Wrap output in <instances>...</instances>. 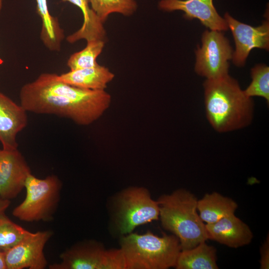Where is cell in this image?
<instances>
[{"label":"cell","mask_w":269,"mask_h":269,"mask_svg":"<svg viewBox=\"0 0 269 269\" xmlns=\"http://www.w3.org/2000/svg\"><path fill=\"white\" fill-rule=\"evenodd\" d=\"M36 10L42 25L40 37L44 46L52 51H59L65 35L58 19L51 15L47 0H35Z\"/></svg>","instance_id":"d6986e66"},{"label":"cell","mask_w":269,"mask_h":269,"mask_svg":"<svg viewBox=\"0 0 269 269\" xmlns=\"http://www.w3.org/2000/svg\"><path fill=\"white\" fill-rule=\"evenodd\" d=\"M52 235L50 231L30 232L4 252L7 269H43L47 265L43 250Z\"/></svg>","instance_id":"9c48e42d"},{"label":"cell","mask_w":269,"mask_h":269,"mask_svg":"<svg viewBox=\"0 0 269 269\" xmlns=\"http://www.w3.org/2000/svg\"><path fill=\"white\" fill-rule=\"evenodd\" d=\"M10 204V200L3 199L0 197V213L4 212Z\"/></svg>","instance_id":"d4e9b609"},{"label":"cell","mask_w":269,"mask_h":269,"mask_svg":"<svg viewBox=\"0 0 269 269\" xmlns=\"http://www.w3.org/2000/svg\"><path fill=\"white\" fill-rule=\"evenodd\" d=\"M2 3H3V0H0V14L1 13L2 8Z\"/></svg>","instance_id":"4316f807"},{"label":"cell","mask_w":269,"mask_h":269,"mask_svg":"<svg viewBox=\"0 0 269 269\" xmlns=\"http://www.w3.org/2000/svg\"><path fill=\"white\" fill-rule=\"evenodd\" d=\"M208 239L230 248H237L250 244L253 235L250 227L235 213L212 224H205Z\"/></svg>","instance_id":"4fadbf2b"},{"label":"cell","mask_w":269,"mask_h":269,"mask_svg":"<svg viewBox=\"0 0 269 269\" xmlns=\"http://www.w3.org/2000/svg\"><path fill=\"white\" fill-rule=\"evenodd\" d=\"M31 171L25 159L17 149L0 150V197L10 200L24 187Z\"/></svg>","instance_id":"8fae6325"},{"label":"cell","mask_w":269,"mask_h":269,"mask_svg":"<svg viewBox=\"0 0 269 269\" xmlns=\"http://www.w3.org/2000/svg\"><path fill=\"white\" fill-rule=\"evenodd\" d=\"M110 227L120 238L138 226L159 219V206L144 187L130 186L116 193L110 202Z\"/></svg>","instance_id":"5b68a950"},{"label":"cell","mask_w":269,"mask_h":269,"mask_svg":"<svg viewBox=\"0 0 269 269\" xmlns=\"http://www.w3.org/2000/svg\"><path fill=\"white\" fill-rule=\"evenodd\" d=\"M27 124L25 110L0 92V142L2 148L17 149L16 135Z\"/></svg>","instance_id":"5bb4252c"},{"label":"cell","mask_w":269,"mask_h":269,"mask_svg":"<svg viewBox=\"0 0 269 269\" xmlns=\"http://www.w3.org/2000/svg\"><path fill=\"white\" fill-rule=\"evenodd\" d=\"M233 50L221 31L211 30L202 34V45L196 51L195 71L206 79H215L228 74L229 60Z\"/></svg>","instance_id":"ba28073f"},{"label":"cell","mask_w":269,"mask_h":269,"mask_svg":"<svg viewBox=\"0 0 269 269\" xmlns=\"http://www.w3.org/2000/svg\"><path fill=\"white\" fill-rule=\"evenodd\" d=\"M175 268L177 269H217L216 249L200 243L188 250H181Z\"/></svg>","instance_id":"ac0fdd59"},{"label":"cell","mask_w":269,"mask_h":269,"mask_svg":"<svg viewBox=\"0 0 269 269\" xmlns=\"http://www.w3.org/2000/svg\"><path fill=\"white\" fill-rule=\"evenodd\" d=\"M252 82L246 90L249 97L258 96L264 98L269 103V67L265 64H258L251 70Z\"/></svg>","instance_id":"603a6c76"},{"label":"cell","mask_w":269,"mask_h":269,"mask_svg":"<svg viewBox=\"0 0 269 269\" xmlns=\"http://www.w3.org/2000/svg\"><path fill=\"white\" fill-rule=\"evenodd\" d=\"M158 5L165 11H182L186 18H197L211 30L222 31L229 29L224 18L217 11L213 0H160Z\"/></svg>","instance_id":"7c38bea8"},{"label":"cell","mask_w":269,"mask_h":269,"mask_svg":"<svg viewBox=\"0 0 269 269\" xmlns=\"http://www.w3.org/2000/svg\"><path fill=\"white\" fill-rule=\"evenodd\" d=\"M157 201L162 227L178 238L181 250L208 240L205 224L197 213L198 200L194 194L179 189L160 196Z\"/></svg>","instance_id":"3957f363"},{"label":"cell","mask_w":269,"mask_h":269,"mask_svg":"<svg viewBox=\"0 0 269 269\" xmlns=\"http://www.w3.org/2000/svg\"><path fill=\"white\" fill-rule=\"evenodd\" d=\"M61 187L56 175L39 179L30 174L24 184L25 198L13 209V215L26 222L50 220L58 205Z\"/></svg>","instance_id":"8992f818"},{"label":"cell","mask_w":269,"mask_h":269,"mask_svg":"<svg viewBox=\"0 0 269 269\" xmlns=\"http://www.w3.org/2000/svg\"><path fill=\"white\" fill-rule=\"evenodd\" d=\"M89 3L92 9L103 23L111 13L130 16L137 8L135 0H89Z\"/></svg>","instance_id":"ffe728a7"},{"label":"cell","mask_w":269,"mask_h":269,"mask_svg":"<svg viewBox=\"0 0 269 269\" xmlns=\"http://www.w3.org/2000/svg\"><path fill=\"white\" fill-rule=\"evenodd\" d=\"M61 262L50 269H126L121 249H106L103 244L87 240L74 245L60 255Z\"/></svg>","instance_id":"52a82bcc"},{"label":"cell","mask_w":269,"mask_h":269,"mask_svg":"<svg viewBox=\"0 0 269 269\" xmlns=\"http://www.w3.org/2000/svg\"><path fill=\"white\" fill-rule=\"evenodd\" d=\"M224 19L232 32L236 48L233 52V62L237 66L244 65L250 51L254 48H269V19L254 27L238 21L228 12Z\"/></svg>","instance_id":"30bf717a"},{"label":"cell","mask_w":269,"mask_h":269,"mask_svg":"<svg viewBox=\"0 0 269 269\" xmlns=\"http://www.w3.org/2000/svg\"><path fill=\"white\" fill-rule=\"evenodd\" d=\"M126 269H167L175 268L181 251L178 238L163 234L161 237L148 231L132 232L119 240Z\"/></svg>","instance_id":"277c9868"},{"label":"cell","mask_w":269,"mask_h":269,"mask_svg":"<svg viewBox=\"0 0 269 269\" xmlns=\"http://www.w3.org/2000/svg\"><path fill=\"white\" fill-rule=\"evenodd\" d=\"M114 77L108 68L99 64L93 67L70 70L58 75V79L64 83L91 90H105Z\"/></svg>","instance_id":"9a60e30c"},{"label":"cell","mask_w":269,"mask_h":269,"mask_svg":"<svg viewBox=\"0 0 269 269\" xmlns=\"http://www.w3.org/2000/svg\"><path fill=\"white\" fill-rule=\"evenodd\" d=\"M238 205L232 199L218 192L205 194L197 201V209L201 220L212 224L222 218L234 214Z\"/></svg>","instance_id":"e0dca14e"},{"label":"cell","mask_w":269,"mask_h":269,"mask_svg":"<svg viewBox=\"0 0 269 269\" xmlns=\"http://www.w3.org/2000/svg\"><path fill=\"white\" fill-rule=\"evenodd\" d=\"M105 41L95 40L87 41L82 50L70 55L67 65L70 70L93 67L98 63L96 59L103 51Z\"/></svg>","instance_id":"44dd1931"},{"label":"cell","mask_w":269,"mask_h":269,"mask_svg":"<svg viewBox=\"0 0 269 269\" xmlns=\"http://www.w3.org/2000/svg\"><path fill=\"white\" fill-rule=\"evenodd\" d=\"M3 62V61L2 60V59H1L0 57V65Z\"/></svg>","instance_id":"83f0119b"},{"label":"cell","mask_w":269,"mask_h":269,"mask_svg":"<svg viewBox=\"0 0 269 269\" xmlns=\"http://www.w3.org/2000/svg\"><path fill=\"white\" fill-rule=\"evenodd\" d=\"M30 232L12 222L5 214L0 213V250L5 252L13 247Z\"/></svg>","instance_id":"7402d4cb"},{"label":"cell","mask_w":269,"mask_h":269,"mask_svg":"<svg viewBox=\"0 0 269 269\" xmlns=\"http://www.w3.org/2000/svg\"><path fill=\"white\" fill-rule=\"evenodd\" d=\"M207 119L219 133L248 126L254 114L252 98L247 96L235 79L228 75L206 79L203 84Z\"/></svg>","instance_id":"7a4b0ae2"},{"label":"cell","mask_w":269,"mask_h":269,"mask_svg":"<svg viewBox=\"0 0 269 269\" xmlns=\"http://www.w3.org/2000/svg\"><path fill=\"white\" fill-rule=\"evenodd\" d=\"M78 7L82 12L83 22L81 27L75 32L69 35L66 40L73 43L85 39L87 41L101 40L105 41L106 32L103 23L99 19L90 6L89 0H62Z\"/></svg>","instance_id":"2e32d148"},{"label":"cell","mask_w":269,"mask_h":269,"mask_svg":"<svg viewBox=\"0 0 269 269\" xmlns=\"http://www.w3.org/2000/svg\"><path fill=\"white\" fill-rule=\"evenodd\" d=\"M20 105L26 112L55 115L86 126L100 118L111 103L105 90L79 88L60 81L58 74L43 73L23 85Z\"/></svg>","instance_id":"6da1fadb"},{"label":"cell","mask_w":269,"mask_h":269,"mask_svg":"<svg viewBox=\"0 0 269 269\" xmlns=\"http://www.w3.org/2000/svg\"><path fill=\"white\" fill-rule=\"evenodd\" d=\"M0 269H7L4 252L0 250Z\"/></svg>","instance_id":"484cf974"},{"label":"cell","mask_w":269,"mask_h":269,"mask_svg":"<svg viewBox=\"0 0 269 269\" xmlns=\"http://www.w3.org/2000/svg\"><path fill=\"white\" fill-rule=\"evenodd\" d=\"M269 239H268L261 250V269H269Z\"/></svg>","instance_id":"cb8c5ba5"}]
</instances>
